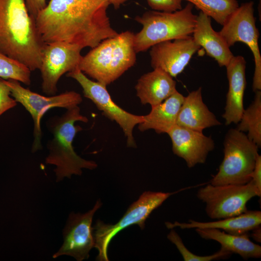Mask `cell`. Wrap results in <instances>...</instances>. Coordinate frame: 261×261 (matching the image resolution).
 <instances>
[{
  "instance_id": "6da1fadb",
  "label": "cell",
  "mask_w": 261,
  "mask_h": 261,
  "mask_svg": "<svg viewBox=\"0 0 261 261\" xmlns=\"http://www.w3.org/2000/svg\"><path fill=\"white\" fill-rule=\"evenodd\" d=\"M106 0H50L35 19L44 44L66 42L94 48L116 36L107 15Z\"/></svg>"
},
{
  "instance_id": "7a4b0ae2",
  "label": "cell",
  "mask_w": 261,
  "mask_h": 261,
  "mask_svg": "<svg viewBox=\"0 0 261 261\" xmlns=\"http://www.w3.org/2000/svg\"><path fill=\"white\" fill-rule=\"evenodd\" d=\"M44 45L25 0H0V50L33 71L40 68Z\"/></svg>"
},
{
  "instance_id": "3957f363",
  "label": "cell",
  "mask_w": 261,
  "mask_h": 261,
  "mask_svg": "<svg viewBox=\"0 0 261 261\" xmlns=\"http://www.w3.org/2000/svg\"><path fill=\"white\" fill-rule=\"evenodd\" d=\"M77 121L88 122L78 105L66 109L62 115L55 116L47 122L53 137L47 144L48 153L45 163L55 166L53 171L57 182L73 175H81L83 169L91 170L98 166L95 161L82 158L74 150L73 139L83 130L81 126L75 125Z\"/></svg>"
},
{
  "instance_id": "277c9868",
  "label": "cell",
  "mask_w": 261,
  "mask_h": 261,
  "mask_svg": "<svg viewBox=\"0 0 261 261\" xmlns=\"http://www.w3.org/2000/svg\"><path fill=\"white\" fill-rule=\"evenodd\" d=\"M134 35L126 31L103 40L82 57L78 69L106 86L113 83L135 63Z\"/></svg>"
},
{
  "instance_id": "5b68a950",
  "label": "cell",
  "mask_w": 261,
  "mask_h": 261,
  "mask_svg": "<svg viewBox=\"0 0 261 261\" xmlns=\"http://www.w3.org/2000/svg\"><path fill=\"white\" fill-rule=\"evenodd\" d=\"M193 7L188 2L184 8L175 12L148 11L136 16L134 19L142 28L134 35L136 53L145 51L160 42L192 34L197 17L192 12Z\"/></svg>"
},
{
  "instance_id": "8992f818",
  "label": "cell",
  "mask_w": 261,
  "mask_h": 261,
  "mask_svg": "<svg viewBox=\"0 0 261 261\" xmlns=\"http://www.w3.org/2000/svg\"><path fill=\"white\" fill-rule=\"evenodd\" d=\"M223 145V159L210 184L244 185L250 182L259 155V146L237 129L228 130Z\"/></svg>"
},
{
  "instance_id": "52a82bcc",
  "label": "cell",
  "mask_w": 261,
  "mask_h": 261,
  "mask_svg": "<svg viewBox=\"0 0 261 261\" xmlns=\"http://www.w3.org/2000/svg\"><path fill=\"white\" fill-rule=\"evenodd\" d=\"M174 193L145 191L128 208L123 216L114 224L97 220L92 226L94 247L98 251L96 260L108 261V248L112 239L121 231L137 225L141 229L151 213L160 206Z\"/></svg>"
},
{
  "instance_id": "ba28073f",
  "label": "cell",
  "mask_w": 261,
  "mask_h": 261,
  "mask_svg": "<svg viewBox=\"0 0 261 261\" xmlns=\"http://www.w3.org/2000/svg\"><path fill=\"white\" fill-rule=\"evenodd\" d=\"M10 89L11 96L29 113L33 121V140L32 153L42 148L41 120L50 109L63 108L66 109L79 105L82 102L80 94L66 91L58 95L45 96L23 87L21 83L14 80H4Z\"/></svg>"
},
{
  "instance_id": "9c48e42d",
  "label": "cell",
  "mask_w": 261,
  "mask_h": 261,
  "mask_svg": "<svg viewBox=\"0 0 261 261\" xmlns=\"http://www.w3.org/2000/svg\"><path fill=\"white\" fill-rule=\"evenodd\" d=\"M261 191L251 180L244 185H213L200 188L197 198L205 204V212L211 219H219L240 215L247 209V203Z\"/></svg>"
},
{
  "instance_id": "30bf717a",
  "label": "cell",
  "mask_w": 261,
  "mask_h": 261,
  "mask_svg": "<svg viewBox=\"0 0 261 261\" xmlns=\"http://www.w3.org/2000/svg\"><path fill=\"white\" fill-rule=\"evenodd\" d=\"M67 76L76 80L84 97L90 100L103 115L120 126L127 138V146L136 147L132 132L136 125L143 122V116L132 114L118 106L112 100L106 86L89 79L78 68L68 72Z\"/></svg>"
},
{
  "instance_id": "8fae6325",
  "label": "cell",
  "mask_w": 261,
  "mask_h": 261,
  "mask_svg": "<svg viewBox=\"0 0 261 261\" xmlns=\"http://www.w3.org/2000/svg\"><path fill=\"white\" fill-rule=\"evenodd\" d=\"M253 5V1L242 4L231 14L218 32L229 47L239 42L250 48L255 63L252 83V89L255 92L261 89V55L258 43L260 34L256 26Z\"/></svg>"
},
{
  "instance_id": "7c38bea8",
  "label": "cell",
  "mask_w": 261,
  "mask_h": 261,
  "mask_svg": "<svg viewBox=\"0 0 261 261\" xmlns=\"http://www.w3.org/2000/svg\"><path fill=\"white\" fill-rule=\"evenodd\" d=\"M82 49L78 45L66 42L44 44L39 69L44 93L48 96L56 94L61 77L78 68Z\"/></svg>"
},
{
  "instance_id": "4fadbf2b",
  "label": "cell",
  "mask_w": 261,
  "mask_h": 261,
  "mask_svg": "<svg viewBox=\"0 0 261 261\" xmlns=\"http://www.w3.org/2000/svg\"><path fill=\"white\" fill-rule=\"evenodd\" d=\"M102 205L99 200L92 208L85 213L69 214L62 231L63 243L52 255L53 259L62 256L73 257L77 261L88 259L90 250L94 247L93 218Z\"/></svg>"
},
{
  "instance_id": "5bb4252c",
  "label": "cell",
  "mask_w": 261,
  "mask_h": 261,
  "mask_svg": "<svg viewBox=\"0 0 261 261\" xmlns=\"http://www.w3.org/2000/svg\"><path fill=\"white\" fill-rule=\"evenodd\" d=\"M150 48L151 65L153 69H160L175 77L183 71L201 47L189 36L160 42Z\"/></svg>"
},
{
  "instance_id": "9a60e30c",
  "label": "cell",
  "mask_w": 261,
  "mask_h": 261,
  "mask_svg": "<svg viewBox=\"0 0 261 261\" xmlns=\"http://www.w3.org/2000/svg\"><path fill=\"white\" fill-rule=\"evenodd\" d=\"M172 143L174 154L183 159L188 168L204 163L209 153L215 147L211 137L175 125L167 133Z\"/></svg>"
},
{
  "instance_id": "2e32d148",
  "label": "cell",
  "mask_w": 261,
  "mask_h": 261,
  "mask_svg": "<svg viewBox=\"0 0 261 261\" xmlns=\"http://www.w3.org/2000/svg\"><path fill=\"white\" fill-rule=\"evenodd\" d=\"M246 61L242 56H234L227 65V75L229 82L224 113L222 115L226 125L238 124L244 108V96L246 86Z\"/></svg>"
},
{
  "instance_id": "e0dca14e",
  "label": "cell",
  "mask_w": 261,
  "mask_h": 261,
  "mask_svg": "<svg viewBox=\"0 0 261 261\" xmlns=\"http://www.w3.org/2000/svg\"><path fill=\"white\" fill-rule=\"evenodd\" d=\"M192 34L195 43L204 48L220 67H226L233 57L225 40L212 27L211 17L201 11L197 15Z\"/></svg>"
},
{
  "instance_id": "ac0fdd59",
  "label": "cell",
  "mask_w": 261,
  "mask_h": 261,
  "mask_svg": "<svg viewBox=\"0 0 261 261\" xmlns=\"http://www.w3.org/2000/svg\"><path fill=\"white\" fill-rule=\"evenodd\" d=\"M220 124L203 102L202 87L190 92L185 97L177 116V125L203 132L205 129Z\"/></svg>"
},
{
  "instance_id": "d6986e66",
  "label": "cell",
  "mask_w": 261,
  "mask_h": 261,
  "mask_svg": "<svg viewBox=\"0 0 261 261\" xmlns=\"http://www.w3.org/2000/svg\"><path fill=\"white\" fill-rule=\"evenodd\" d=\"M261 212L260 211L247 210L238 216L219 219L210 222H200L190 219L188 222L174 223L166 222L168 229H173L179 227L186 229H216L235 235L248 233L257 227L261 225Z\"/></svg>"
},
{
  "instance_id": "ffe728a7",
  "label": "cell",
  "mask_w": 261,
  "mask_h": 261,
  "mask_svg": "<svg viewBox=\"0 0 261 261\" xmlns=\"http://www.w3.org/2000/svg\"><path fill=\"white\" fill-rule=\"evenodd\" d=\"M135 88L141 102L151 106L162 102L177 91L173 77L160 69H154L142 75Z\"/></svg>"
},
{
  "instance_id": "44dd1931",
  "label": "cell",
  "mask_w": 261,
  "mask_h": 261,
  "mask_svg": "<svg viewBox=\"0 0 261 261\" xmlns=\"http://www.w3.org/2000/svg\"><path fill=\"white\" fill-rule=\"evenodd\" d=\"M184 98L176 91L162 102L151 106L150 113L143 116V122L138 124L139 130L144 131L153 129L158 133H167L176 125L178 112Z\"/></svg>"
},
{
  "instance_id": "7402d4cb",
  "label": "cell",
  "mask_w": 261,
  "mask_h": 261,
  "mask_svg": "<svg viewBox=\"0 0 261 261\" xmlns=\"http://www.w3.org/2000/svg\"><path fill=\"white\" fill-rule=\"evenodd\" d=\"M195 231L201 238L217 241L221 248L237 254L244 259L261 257V246L252 242L248 233L232 234L216 229H195Z\"/></svg>"
},
{
  "instance_id": "603a6c76",
  "label": "cell",
  "mask_w": 261,
  "mask_h": 261,
  "mask_svg": "<svg viewBox=\"0 0 261 261\" xmlns=\"http://www.w3.org/2000/svg\"><path fill=\"white\" fill-rule=\"evenodd\" d=\"M252 103L244 109L238 122V130L247 132L248 138L259 147L261 145V91H255Z\"/></svg>"
},
{
  "instance_id": "cb8c5ba5",
  "label": "cell",
  "mask_w": 261,
  "mask_h": 261,
  "mask_svg": "<svg viewBox=\"0 0 261 261\" xmlns=\"http://www.w3.org/2000/svg\"><path fill=\"white\" fill-rule=\"evenodd\" d=\"M188 1L217 23L223 25L239 6L236 0H183Z\"/></svg>"
},
{
  "instance_id": "d4e9b609",
  "label": "cell",
  "mask_w": 261,
  "mask_h": 261,
  "mask_svg": "<svg viewBox=\"0 0 261 261\" xmlns=\"http://www.w3.org/2000/svg\"><path fill=\"white\" fill-rule=\"evenodd\" d=\"M31 71L0 50V79L14 80L26 85L31 83Z\"/></svg>"
},
{
  "instance_id": "484cf974",
  "label": "cell",
  "mask_w": 261,
  "mask_h": 261,
  "mask_svg": "<svg viewBox=\"0 0 261 261\" xmlns=\"http://www.w3.org/2000/svg\"><path fill=\"white\" fill-rule=\"evenodd\" d=\"M167 238L175 245L185 261H211L225 259L232 254V253L221 248L219 251L211 255L203 256L197 255L187 248L181 238L174 230H172L170 231Z\"/></svg>"
},
{
  "instance_id": "4316f807",
  "label": "cell",
  "mask_w": 261,
  "mask_h": 261,
  "mask_svg": "<svg viewBox=\"0 0 261 261\" xmlns=\"http://www.w3.org/2000/svg\"><path fill=\"white\" fill-rule=\"evenodd\" d=\"M16 105L17 102L11 96L9 87L3 79H0V116Z\"/></svg>"
},
{
  "instance_id": "83f0119b",
  "label": "cell",
  "mask_w": 261,
  "mask_h": 261,
  "mask_svg": "<svg viewBox=\"0 0 261 261\" xmlns=\"http://www.w3.org/2000/svg\"><path fill=\"white\" fill-rule=\"evenodd\" d=\"M183 0H147L149 7L154 11L173 12L182 9Z\"/></svg>"
},
{
  "instance_id": "f1b7e54d",
  "label": "cell",
  "mask_w": 261,
  "mask_h": 261,
  "mask_svg": "<svg viewBox=\"0 0 261 261\" xmlns=\"http://www.w3.org/2000/svg\"><path fill=\"white\" fill-rule=\"evenodd\" d=\"M25 1L30 15L34 20L47 4L46 0H25Z\"/></svg>"
},
{
  "instance_id": "f546056e",
  "label": "cell",
  "mask_w": 261,
  "mask_h": 261,
  "mask_svg": "<svg viewBox=\"0 0 261 261\" xmlns=\"http://www.w3.org/2000/svg\"><path fill=\"white\" fill-rule=\"evenodd\" d=\"M258 189L261 191V156L259 155L256 160L255 165L251 174V180Z\"/></svg>"
},
{
  "instance_id": "4dcf8cb0",
  "label": "cell",
  "mask_w": 261,
  "mask_h": 261,
  "mask_svg": "<svg viewBox=\"0 0 261 261\" xmlns=\"http://www.w3.org/2000/svg\"><path fill=\"white\" fill-rule=\"evenodd\" d=\"M261 225L257 227L252 230V232L251 234L252 237L257 242L261 243Z\"/></svg>"
},
{
  "instance_id": "1f68e13d",
  "label": "cell",
  "mask_w": 261,
  "mask_h": 261,
  "mask_svg": "<svg viewBox=\"0 0 261 261\" xmlns=\"http://www.w3.org/2000/svg\"><path fill=\"white\" fill-rule=\"evenodd\" d=\"M109 4H112L115 9H117L120 6L129 0H106Z\"/></svg>"
}]
</instances>
